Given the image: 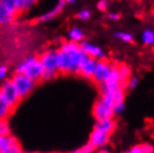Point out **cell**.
Segmentation results:
<instances>
[{
	"mask_svg": "<svg viewBox=\"0 0 154 153\" xmlns=\"http://www.w3.org/2000/svg\"><path fill=\"white\" fill-rule=\"evenodd\" d=\"M96 63H97L96 59H94V58L87 56V57L84 59V61L82 63L78 74H81L82 76L85 77V78H91V80H92L94 70H95V67H96Z\"/></svg>",
	"mask_w": 154,
	"mask_h": 153,
	"instance_id": "10",
	"label": "cell"
},
{
	"mask_svg": "<svg viewBox=\"0 0 154 153\" xmlns=\"http://www.w3.org/2000/svg\"><path fill=\"white\" fill-rule=\"evenodd\" d=\"M115 37L124 42H133V39H134L133 35L130 34V33H126V31H119V33H116Z\"/></svg>",
	"mask_w": 154,
	"mask_h": 153,
	"instance_id": "22",
	"label": "cell"
},
{
	"mask_svg": "<svg viewBox=\"0 0 154 153\" xmlns=\"http://www.w3.org/2000/svg\"><path fill=\"white\" fill-rule=\"evenodd\" d=\"M34 4H35L34 0H16V6H17L18 14L29 10L34 6Z\"/></svg>",
	"mask_w": 154,
	"mask_h": 153,
	"instance_id": "16",
	"label": "cell"
},
{
	"mask_svg": "<svg viewBox=\"0 0 154 153\" xmlns=\"http://www.w3.org/2000/svg\"><path fill=\"white\" fill-rule=\"evenodd\" d=\"M81 48L85 53V55L88 56V57H92L94 59H96V61H103V59H105V54L102 50V48L92 44V42L83 40L81 42Z\"/></svg>",
	"mask_w": 154,
	"mask_h": 153,
	"instance_id": "8",
	"label": "cell"
},
{
	"mask_svg": "<svg viewBox=\"0 0 154 153\" xmlns=\"http://www.w3.org/2000/svg\"><path fill=\"white\" fill-rule=\"evenodd\" d=\"M124 111H125V103L115 104V105H114V107H113L114 115H121Z\"/></svg>",
	"mask_w": 154,
	"mask_h": 153,
	"instance_id": "24",
	"label": "cell"
},
{
	"mask_svg": "<svg viewBox=\"0 0 154 153\" xmlns=\"http://www.w3.org/2000/svg\"><path fill=\"white\" fill-rule=\"evenodd\" d=\"M87 57L82 50L81 44L64 42L57 50L58 72L63 74H78L79 67Z\"/></svg>",
	"mask_w": 154,
	"mask_h": 153,
	"instance_id": "1",
	"label": "cell"
},
{
	"mask_svg": "<svg viewBox=\"0 0 154 153\" xmlns=\"http://www.w3.org/2000/svg\"><path fill=\"white\" fill-rule=\"evenodd\" d=\"M142 42L144 45H147V46H152L154 45V33L151 29H147V30L143 31L142 34Z\"/></svg>",
	"mask_w": 154,
	"mask_h": 153,
	"instance_id": "19",
	"label": "cell"
},
{
	"mask_svg": "<svg viewBox=\"0 0 154 153\" xmlns=\"http://www.w3.org/2000/svg\"><path fill=\"white\" fill-rule=\"evenodd\" d=\"M44 72H45V69H44V66L42 64L40 63L38 57H36L32 63H31L30 65L28 66V68L23 72V74H25L26 76H28L30 80H35L36 83L38 82V80H42V75H44Z\"/></svg>",
	"mask_w": 154,
	"mask_h": 153,
	"instance_id": "7",
	"label": "cell"
},
{
	"mask_svg": "<svg viewBox=\"0 0 154 153\" xmlns=\"http://www.w3.org/2000/svg\"><path fill=\"white\" fill-rule=\"evenodd\" d=\"M137 83H139V80H137V77L131 76L130 78H128V80H127L126 87L133 89V88H135L136 86H137Z\"/></svg>",
	"mask_w": 154,
	"mask_h": 153,
	"instance_id": "27",
	"label": "cell"
},
{
	"mask_svg": "<svg viewBox=\"0 0 154 153\" xmlns=\"http://www.w3.org/2000/svg\"><path fill=\"white\" fill-rule=\"evenodd\" d=\"M141 149H142V153H154V146L149 143L141 144Z\"/></svg>",
	"mask_w": 154,
	"mask_h": 153,
	"instance_id": "29",
	"label": "cell"
},
{
	"mask_svg": "<svg viewBox=\"0 0 154 153\" xmlns=\"http://www.w3.org/2000/svg\"><path fill=\"white\" fill-rule=\"evenodd\" d=\"M107 18L111 20H119V15L117 12H109L107 15Z\"/></svg>",
	"mask_w": 154,
	"mask_h": 153,
	"instance_id": "31",
	"label": "cell"
},
{
	"mask_svg": "<svg viewBox=\"0 0 154 153\" xmlns=\"http://www.w3.org/2000/svg\"><path fill=\"white\" fill-rule=\"evenodd\" d=\"M94 152H95V149H94L89 143H86V144L83 145L82 148H79V149H77V150H74L73 152H70V153H94Z\"/></svg>",
	"mask_w": 154,
	"mask_h": 153,
	"instance_id": "23",
	"label": "cell"
},
{
	"mask_svg": "<svg viewBox=\"0 0 154 153\" xmlns=\"http://www.w3.org/2000/svg\"><path fill=\"white\" fill-rule=\"evenodd\" d=\"M34 1H35V2H36V1H39V0H34Z\"/></svg>",
	"mask_w": 154,
	"mask_h": 153,
	"instance_id": "35",
	"label": "cell"
},
{
	"mask_svg": "<svg viewBox=\"0 0 154 153\" xmlns=\"http://www.w3.org/2000/svg\"><path fill=\"white\" fill-rule=\"evenodd\" d=\"M12 84L16 87L18 95H19L20 100H23L25 97H27L30 94L34 88L36 87V82L30 80L28 76H26L25 74L20 73H15V75L11 77Z\"/></svg>",
	"mask_w": 154,
	"mask_h": 153,
	"instance_id": "2",
	"label": "cell"
},
{
	"mask_svg": "<svg viewBox=\"0 0 154 153\" xmlns=\"http://www.w3.org/2000/svg\"><path fill=\"white\" fill-rule=\"evenodd\" d=\"M10 134V126L7 120H0V136H8Z\"/></svg>",
	"mask_w": 154,
	"mask_h": 153,
	"instance_id": "21",
	"label": "cell"
},
{
	"mask_svg": "<svg viewBox=\"0 0 154 153\" xmlns=\"http://www.w3.org/2000/svg\"><path fill=\"white\" fill-rule=\"evenodd\" d=\"M0 4L2 5L5 8H7L9 11H11L15 15H19L18 10H17V6H16V0H0Z\"/></svg>",
	"mask_w": 154,
	"mask_h": 153,
	"instance_id": "20",
	"label": "cell"
},
{
	"mask_svg": "<svg viewBox=\"0 0 154 153\" xmlns=\"http://www.w3.org/2000/svg\"><path fill=\"white\" fill-rule=\"evenodd\" d=\"M116 123L114 121V119L109 120H103V121H96L94 124V130L102 132V133L111 134L113 133V131L115 130Z\"/></svg>",
	"mask_w": 154,
	"mask_h": 153,
	"instance_id": "12",
	"label": "cell"
},
{
	"mask_svg": "<svg viewBox=\"0 0 154 153\" xmlns=\"http://www.w3.org/2000/svg\"><path fill=\"white\" fill-rule=\"evenodd\" d=\"M93 116H94L95 121H103V120L114 119L115 115H114L112 107L105 105L98 100L93 107Z\"/></svg>",
	"mask_w": 154,
	"mask_h": 153,
	"instance_id": "6",
	"label": "cell"
},
{
	"mask_svg": "<svg viewBox=\"0 0 154 153\" xmlns=\"http://www.w3.org/2000/svg\"><path fill=\"white\" fill-rule=\"evenodd\" d=\"M39 61L44 66L45 72L50 73H58V61H57V50L56 49H48L39 56Z\"/></svg>",
	"mask_w": 154,
	"mask_h": 153,
	"instance_id": "4",
	"label": "cell"
},
{
	"mask_svg": "<svg viewBox=\"0 0 154 153\" xmlns=\"http://www.w3.org/2000/svg\"><path fill=\"white\" fill-rule=\"evenodd\" d=\"M0 95L4 97L6 102L12 108H15L19 104L20 101H21L19 95H18L17 89H16V87L14 86V84H12V82L10 80L2 82V84L0 86Z\"/></svg>",
	"mask_w": 154,
	"mask_h": 153,
	"instance_id": "3",
	"label": "cell"
},
{
	"mask_svg": "<svg viewBox=\"0 0 154 153\" xmlns=\"http://www.w3.org/2000/svg\"><path fill=\"white\" fill-rule=\"evenodd\" d=\"M23 148L20 145V143L18 142L17 139H14V141L9 144L5 150H2L0 153H23Z\"/></svg>",
	"mask_w": 154,
	"mask_h": 153,
	"instance_id": "17",
	"label": "cell"
},
{
	"mask_svg": "<svg viewBox=\"0 0 154 153\" xmlns=\"http://www.w3.org/2000/svg\"><path fill=\"white\" fill-rule=\"evenodd\" d=\"M109 139H111V135L106 133H102V132H98L96 130H93L92 134L89 135V140L88 143L94 148V149H100L102 150L104 146H106L109 142Z\"/></svg>",
	"mask_w": 154,
	"mask_h": 153,
	"instance_id": "9",
	"label": "cell"
},
{
	"mask_svg": "<svg viewBox=\"0 0 154 153\" xmlns=\"http://www.w3.org/2000/svg\"><path fill=\"white\" fill-rule=\"evenodd\" d=\"M68 38H69V42H83V39H84V33H83V30H82L81 28L73 27L68 31Z\"/></svg>",
	"mask_w": 154,
	"mask_h": 153,
	"instance_id": "15",
	"label": "cell"
},
{
	"mask_svg": "<svg viewBox=\"0 0 154 153\" xmlns=\"http://www.w3.org/2000/svg\"><path fill=\"white\" fill-rule=\"evenodd\" d=\"M91 17V11L89 10H81L79 12H77V18L81 20H88Z\"/></svg>",
	"mask_w": 154,
	"mask_h": 153,
	"instance_id": "26",
	"label": "cell"
},
{
	"mask_svg": "<svg viewBox=\"0 0 154 153\" xmlns=\"http://www.w3.org/2000/svg\"><path fill=\"white\" fill-rule=\"evenodd\" d=\"M65 2H68V4H73V2H75V0H64Z\"/></svg>",
	"mask_w": 154,
	"mask_h": 153,
	"instance_id": "33",
	"label": "cell"
},
{
	"mask_svg": "<svg viewBox=\"0 0 154 153\" xmlns=\"http://www.w3.org/2000/svg\"><path fill=\"white\" fill-rule=\"evenodd\" d=\"M108 8V0H100L97 2V9L100 11H106Z\"/></svg>",
	"mask_w": 154,
	"mask_h": 153,
	"instance_id": "28",
	"label": "cell"
},
{
	"mask_svg": "<svg viewBox=\"0 0 154 153\" xmlns=\"http://www.w3.org/2000/svg\"><path fill=\"white\" fill-rule=\"evenodd\" d=\"M124 153H142V149H141V144H137V145L132 146L130 150H127L126 152Z\"/></svg>",
	"mask_w": 154,
	"mask_h": 153,
	"instance_id": "30",
	"label": "cell"
},
{
	"mask_svg": "<svg viewBox=\"0 0 154 153\" xmlns=\"http://www.w3.org/2000/svg\"><path fill=\"white\" fill-rule=\"evenodd\" d=\"M16 17H17V15L9 11L7 8H5L2 5L0 4V26L10 23L16 19Z\"/></svg>",
	"mask_w": 154,
	"mask_h": 153,
	"instance_id": "13",
	"label": "cell"
},
{
	"mask_svg": "<svg viewBox=\"0 0 154 153\" xmlns=\"http://www.w3.org/2000/svg\"><path fill=\"white\" fill-rule=\"evenodd\" d=\"M8 76V67L6 65H0V82L7 80Z\"/></svg>",
	"mask_w": 154,
	"mask_h": 153,
	"instance_id": "25",
	"label": "cell"
},
{
	"mask_svg": "<svg viewBox=\"0 0 154 153\" xmlns=\"http://www.w3.org/2000/svg\"><path fill=\"white\" fill-rule=\"evenodd\" d=\"M117 67V70H119V75H121V78L123 80V82L126 84L128 78L131 77V69L127 65L125 64H119V65H116Z\"/></svg>",
	"mask_w": 154,
	"mask_h": 153,
	"instance_id": "18",
	"label": "cell"
},
{
	"mask_svg": "<svg viewBox=\"0 0 154 153\" xmlns=\"http://www.w3.org/2000/svg\"><path fill=\"white\" fill-rule=\"evenodd\" d=\"M12 108L9 104L6 102L2 96L0 95V120H7L8 116L11 114Z\"/></svg>",
	"mask_w": 154,
	"mask_h": 153,
	"instance_id": "14",
	"label": "cell"
},
{
	"mask_svg": "<svg viewBox=\"0 0 154 153\" xmlns=\"http://www.w3.org/2000/svg\"><path fill=\"white\" fill-rule=\"evenodd\" d=\"M23 153H34V152H28V151H23Z\"/></svg>",
	"mask_w": 154,
	"mask_h": 153,
	"instance_id": "34",
	"label": "cell"
},
{
	"mask_svg": "<svg viewBox=\"0 0 154 153\" xmlns=\"http://www.w3.org/2000/svg\"><path fill=\"white\" fill-rule=\"evenodd\" d=\"M113 66L109 61H97L96 63V67H95V70H94V74H93L92 80L97 83L98 85L103 84L106 82V80L108 78L109 74L112 72Z\"/></svg>",
	"mask_w": 154,
	"mask_h": 153,
	"instance_id": "5",
	"label": "cell"
},
{
	"mask_svg": "<svg viewBox=\"0 0 154 153\" xmlns=\"http://www.w3.org/2000/svg\"><path fill=\"white\" fill-rule=\"evenodd\" d=\"M65 7V1L64 0H58V2L56 4L53 9L48 10L47 12H45L44 15H42L38 18V21L40 23H45V21H49V20L54 19L56 16L60 15V12L63 11V9Z\"/></svg>",
	"mask_w": 154,
	"mask_h": 153,
	"instance_id": "11",
	"label": "cell"
},
{
	"mask_svg": "<svg viewBox=\"0 0 154 153\" xmlns=\"http://www.w3.org/2000/svg\"><path fill=\"white\" fill-rule=\"evenodd\" d=\"M96 153H109L108 152V151H106V150H100V151H98V152H96Z\"/></svg>",
	"mask_w": 154,
	"mask_h": 153,
	"instance_id": "32",
	"label": "cell"
}]
</instances>
